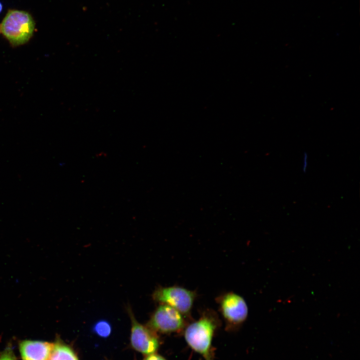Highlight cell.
I'll return each mask as SVG.
<instances>
[{"mask_svg": "<svg viewBox=\"0 0 360 360\" xmlns=\"http://www.w3.org/2000/svg\"><path fill=\"white\" fill-rule=\"evenodd\" d=\"M218 326V317L212 312H206L184 329L187 344L204 360H214L212 342Z\"/></svg>", "mask_w": 360, "mask_h": 360, "instance_id": "obj_1", "label": "cell"}, {"mask_svg": "<svg viewBox=\"0 0 360 360\" xmlns=\"http://www.w3.org/2000/svg\"><path fill=\"white\" fill-rule=\"evenodd\" d=\"M35 22L27 12L10 10L0 24V32L13 47L26 44L33 36Z\"/></svg>", "mask_w": 360, "mask_h": 360, "instance_id": "obj_2", "label": "cell"}, {"mask_svg": "<svg viewBox=\"0 0 360 360\" xmlns=\"http://www.w3.org/2000/svg\"><path fill=\"white\" fill-rule=\"evenodd\" d=\"M146 325L158 334H162L182 332L186 326L184 316L165 304H160L156 308Z\"/></svg>", "mask_w": 360, "mask_h": 360, "instance_id": "obj_3", "label": "cell"}, {"mask_svg": "<svg viewBox=\"0 0 360 360\" xmlns=\"http://www.w3.org/2000/svg\"><path fill=\"white\" fill-rule=\"evenodd\" d=\"M128 312L131 322L130 347L144 356L157 352L160 345L158 334L140 323L130 307L128 308Z\"/></svg>", "mask_w": 360, "mask_h": 360, "instance_id": "obj_4", "label": "cell"}, {"mask_svg": "<svg viewBox=\"0 0 360 360\" xmlns=\"http://www.w3.org/2000/svg\"><path fill=\"white\" fill-rule=\"evenodd\" d=\"M196 296L194 292L174 286L156 288L152 297L156 302L170 306L184 316L190 312Z\"/></svg>", "mask_w": 360, "mask_h": 360, "instance_id": "obj_5", "label": "cell"}, {"mask_svg": "<svg viewBox=\"0 0 360 360\" xmlns=\"http://www.w3.org/2000/svg\"><path fill=\"white\" fill-rule=\"evenodd\" d=\"M218 301L220 312L228 328H235L246 320L248 307L242 296L236 293L228 292L221 296Z\"/></svg>", "mask_w": 360, "mask_h": 360, "instance_id": "obj_6", "label": "cell"}, {"mask_svg": "<svg viewBox=\"0 0 360 360\" xmlns=\"http://www.w3.org/2000/svg\"><path fill=\"white\" fill-rule=\"evenodd\" d=\"M53 342L24 340L19 344L22 360H48Z\"/></svg>", "mask_w": 360, "mask_h": 360, "instance_id": "obj_7", "label": "cell"}, {"mask_svg": "<svg viewBox=\"0 0 360 360\" xmlns=\"http://www.w3.org/2000/svg\"><path fill=\"white\" fill-rule=\"evenodd\" d=\"M48 360H80L76 352L70 345L57 337L53 342Z\"/></svg>", "mask_w": 360, "mask_h": 360, "instance_id": "obj_8", "label": "cell"}, {"mask_svg": "<svg viewBox=\"0 0 360 360\" xmlns=\"http://www.w3.org/2000/svg\"><path fill=\"white\" fill-rule=\"evenodd\" d=\"M94 330L98 336L106 338L110 335L112 328L110 324L107 322L102 320L94 325Z\"/></svg>", "mask_w": 360, "mask_h": 360, "instance_id": "obj_9", "label": "cell"}, {"mask_svg": "<svg viewBox=\"0 0 360 360\" xmlns=\"http://www.w3.org/2000/svg\"><path fill=\"white\" fill-rule=\"evenodd\" d=\"M0 360H16L14 352L10 346H8L0 354Z\"/></svg>", "mask_w": 360, "mask_h": 360, "instance_id": "obj_10", "label": "cell"}, {"mask_svg": "<svg viewBox=\"0 0 360 360\" xmlns=\"http://www.w3.org/2000/svg\"><path fill=\"white\" fill-rule=\"evenodd\" d=\"M142 360H168L164 356L156 352L144 356Z\"/></svg>", "mask_w": 360, "mask_h": 360, "instance_id": "obj_11", "label": "cell"}, {"mask_svg": "<svg viewBox=\"0 0 360 360\" xmlns=\"http://www.w3.org/2000/svg\"><path fill=\"white\" fill-rule=\"evenodd\" d=\"M307 159H308V155L306 152L304 153V164H303V171L305 172L306 170V168L307 166Z\"/></svg>", "mask_w": 360, "mask_h": 360, "instance_id": "obj_12", "label": "cell"}, {"mask_svg": "<svg viewBox=\"0 0 360 360\" xmlns=\"http://www.w3.org/2000/svg\"><path fill=\"white\" fill-rule=\"evenodd\" d=\"M2 4L1 3V2H0V13L2 12Z\"/></svg>", "mask_w": 360, "mask_h": 360, "instance_id": "obj_13", "label": "cell"}, {"mask_svg": "<svg viewBox=\"0 0 360 360\" xmlns=\"http://www.w3.org/2000/svg\"></svg>", "mask_w": 360, "mask_h": 360, "instance_id": "obj_14", "label": "cell"}]
</instances>
